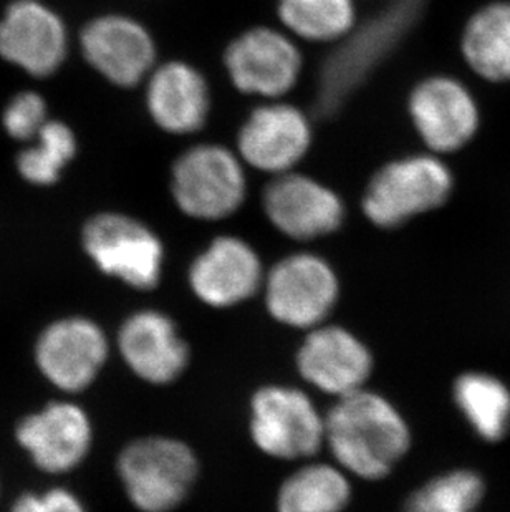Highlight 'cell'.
Masks as SVG:
<instances>
[{"mask_svg":"<svg viewBox=\"0 0 510 512\" xmlns=\"http://www.w3.org/2000/svg\"><path fill=\"white\" fill-rule=\"evenodd\" d=\"M454 401L477 435L489 443L510 430V390L487 373H464L454 383Z\"/></svg>","mask_w":510,"mask_h":512,"instance_id":"21","label":"cell"},{"mask_svg":"<svg viewBox=\"0 0 510 512\" xmlns=\"http://www.w3.org/2000/svg\"><path fill=\"white\" fill-rule=\"evenodd\" d=\"M118 347L126 365L145 382L171 383L188 365V347L173 320L154 310L131 315L121 325Z\"/></svg>","mask_w":510,"mask_h":512,"instance_id":"17","label":"cell"},{"mask_svg":"<svg viewBox=\"0 0 510 512\" xmlns=\"http://www.w3.org/2000/svg\"><path fill=\"white\" fill-rule=\"evenodd\" d=\"M15 440L40 471L68 473L82 464L92 448V421L82 406L52 401L19 421Z\"/></svg>","mask_w":510,"mask_h":512,"instance_id":"10","label":"cell"},{"mask_svg":"<svg viewBox=\"0 0 510 512\" xmlns=\"http://www.w3.org/2000/svg\"><path fill=\"white\" fill-rule=\"evenodd\" d=\"M47 120V103L42 95L35 92H20L15 95L2 115L5 133L17 141L34 140Z\"/></svg>","mask_w":510,"mask_h":512,"instance_id":"26","label":"cell"},{"mask_svg":"<svg viewBox=\"0 0 510 512\" xmlns=\"http://www.w3.org/2000/svg\"><path fill=\"white\" fill-rule=\"evenodd\" d=\"M67 29L57 12L39 0H15L0 20V57L32 77H50L62 67Z\"/></svg>","mask_w":510,"mask_h":512,"instance_id":"11","label":"cell"},{"mask_svg":"<svg viewBox=\"0 0 510 512\" xmlns=\"http://www.w3.org/2000/svg\"><path fill=\"white\" fill-rule=\"evenodd\" d=\"M108 357L102 327L85 317H63L47 325L35 340L40 375L65 393L82 392L97 380Z\"/></svg>","mask_w":510,"mask_h":512,"instance_id":"7","label":"cell"},{"mask_svg":"<svg viewBox=\"0 0 510 512\" xmlns=\"http://www.w3.org/2000/svg\"><path fill=\"white\" fill-rule=\"evenodd\" d=\"M333 456L360 478H385L406 455L411 433L400 411L376 393L340 397L325 421Z\"/></svg>","mask_w":510,"mask_h":512,"instance_id":"1","label":"cell"},{"mask_svg":"<svg viewBox=\"0 0 510 512\" xmlns=\"http://www.w3.org/2000/svg\"><path fill=\"white\" fill-rule=\"evenodd\" d=\"M260 277L262 266L254 249L232 236L214 239L189 272L194 294L212 307H231L249 299Z\"/></svg>","mask_w":510,"mask_h":512,"instance_id":"18","label":"cell"},{"mask_svg":"<svg viewBox=\"0 0 510 512\" xmlns=\"http://www.w3.org/2000/svg\"><path fill=\"white\" fill-rule=\"evenodd\" d=\"M83 249L106 274L133 289L158 285L164 251L159 237L148 226L118 213L98 214L82 232Z\"/></svg>","mask_w":510,"mask_h":512,"instance_id":"5","label":"cell"},{"mask_svg":"<svg viewBox=\"0 0 510 512\" xmlns=\"http://www.w3.org/2000/svg\"><path fill=\"white\" fill-rule=\"evenodd\" d=\"M461 54L467 67L482 80L510 82V0L482 5L467 19Z\"/></svg>","mask_w":510,"mask_h":512,"instance_id":"20","label":"cell"},{"mask_svg":"<svg viewBox=\"0 0 510 512\" xmlns=\"http://www.w3.org/2000/svg\"><path fill=\"white\" fill-rule=\"evenodd\" d=\"M118 474L136 509L171 512L188 496L198 459L181 441L143 438L121 451Z\"/></svg>","mask_w":510,"mask_h":512,"instance_id":"3","label":"cell"},{"mask_svg":"<svg viewBox=\"0 0 510 512\" xmlns=\"http://www.w3.org/2000/svg\"><path fill=\"white\" fill-rule=\"evenodd\" d=\"M312 126L304 112L287 103L255 108L237 136L242 160L264 173H289L307 155Z\"/></svg>","mask_w":510,"mask_h":512,"instance_id":"15","label":"cell"},{"mask_svg":"<svg viewBox=\"0 0 510 512\" xmlns=\"http://www.w3.org/2000/svg\"><path fill=\"white\" fill-rule=\"evenodd\" d=\"M146 105L161 130L173 135L196 133L211 108L206 78L189 63H164L151 73Z\"/></svg>","mask_w":510,"mask_h":512,"instance_id":"19","label":"cell"},{"mask_svg":"<svg viewBox=\"0 0 510 512\" xmlns=\"http://www.w3.org/2000/svg\"><path fill=\"white\" fill-rule=\"evenodd\" d=\"M300 373L318 390L345 397L370 377L373 360L365 343L340 327L313 330L299 352Z\"/></svg>","mask_w":510,"mask_h":512,"instance_id":"16","label":"cell"},{"mask_svg":"<svg viewBox=\"0 0 510 512\" xmlns=\"http://www.w3.org/2000/svg\"><path fill=\"white\" fill-rule=\"evenodd\" d=\"M265 214L285 236L310 241L342 226V199L325 184L304 174H277L264 193Z\"/></svg>","mask_w":510,"mask_h":512,"instance_id":"14","label":"cell"},{"mask_svg":"<svg viewBox=\"0 0 510 512\" xmlns=\"http://www.w3.org/2000/svg\"><path fill=\"white\" fill-rule=\"evenodd\" d=\"M224 63L239 92L264 98L289 93L302 72L297 45L269 27H255L232 40Z\"/></svg>","mask_w":510,"mask_h":512,"instance_id":"9","label":"cell"},{"mask_svg":"<svg viewBox=\"0 0 510 512\" xmlns=\"http://www.w3.org/2000/svg\"><path fill=\"white\" fill-rule=\"evenodd\" d=\"M486 484L471 469H456L431 479L414 491L405 512H474L482 503Z\"/></svg>","mask_w":510,"mask_h":512,"instance_id":"25","label":"cell"},{"mask_svg":"<svg viewBox=\"0 0 510 512\" xmlns=\"http://www.w3.org/2000/svg\"><path fill=\"white\" fill-rule=\"evenodd\" d=\"M409 118L434 155L466 148L481 130V107L466 83L433 75L416 83L408 98Z\"/></svg>","mask_w":510,"mask_h":512,"instance_id":"6","label":"cell"},{"mask_svg":"<svg viewBox=\"0 0 510 512\" xmlns=\"http://www.w3.org/2000/svg\"><path fill=\"white\" fill-rule=\"evenodd\" d=\"M252 438L274 458L294 459L317 453L325 438V421L305 393L265 387L252 398Z\"/></svg>","mask_w":510,"mask_h":512,"instance_id":"8","label":"cell"},{"mask_svg":"<svg viewBox=\"0 0 510 512\" xmlns=\"http://www.w3.org/2000/svg\"><path fill=\"white\" fill-rule=\"evenodd\" d=\"M246 173L234 153L219 145L194 146L174 163V201L191 218H227L246 199Z\"/></svg>","mask_w":510,"mask_h":512,"instance_id":"4","label":"cell"},{"mask_svg":"<svg viewBox=\"0 0 510 512\" xmlns=\"http://www.w3.org/2000/svg\"><path fill=\"white\" fill-rule=\"evenodd\" d=\"M454 189L448 163L434 153L390 161L366 186V218L380 228H398L419 214L443 206Z\"/></svg>","mask_w":510,"mask_h":512,"instance_id":"2","label":"cell"},{"mask_svg":"<svg viewBox=\"0 0 510 512\" xmlns=\"http://www.w3.org/2000/svg\"><path fill=\"white\" fill-rule=\"evenodd\" d=\"M77 155V136L63 121L47 120L32 145L17 156V171L29 184L52 186Z\"/></svg>","mask_w":510,"mask_h":512,"instance_id":"24","label":"cell"},{"mask_svg":"<svg viewBox=\"0 0 510 512\" xmlns=\"http://www.w3.org/2000/svg\"><path fill=\"white\" fill-rule=\"evenodd\" d=\"M80 44L87 62L118 87H135L150 75L156 62L150 32L125 15H102L88 22Z\"/></svg>","mask_w":510,"mask_h":512,"instance_id":"13","label":"cell"},{"mask_svg":"<svg viewBox=\"0 0 510 512\" xmlns=\"http://www.w3.org/2000/svg\"><path fill=\"white\" fill-rule=\"evenodd\" d=\"M9 512H87L78 496L63 488L44 493H25L15 499Z\"/></svg>","mask_w":510,"mask_h":512,"instance_id":"27","label":"cell"},{"mask_svg":"<svg viewBox=\"0 0 510 512\" xmlns=\"http://www.w3.org/2000/svg\"><path fill=\"white\" fill-rule=\"evenodd\" d=\"M282 24L300 39L332 42L355 25L353 0H279Z\"/></svg>","mask_w":510,"mask_h":512,"instance_id":"23","label":"cell"},{"mask_svg":"<svg viewBox=\"0 0 510 512\" xmlns=\"http://www.w3.org/2000/svg\"><path fill=\"white\" fill-rule=\"evenodd\" d=\"M338 281L332 267L312 254L280 261L267 282V309L290 327H313L337 302Z\"/></svg>","mask_w":510,"mask_h":512,"instance_id":"12","label":"cell"},{"mask_svg":"<svg viewBox=\"0 0 510 512\" xmlns=\"http://www.w3.org/2000/svg\"><path fill=\"white\" fill-rule=\"evenodd\" d=\"M350 496V483L338 469L312 464L285 481L277 498V512H343Z\"/></svg>","mask_w":510,"mask_h":512,"instance_id":"22","label":"cell"}]
</instances>
